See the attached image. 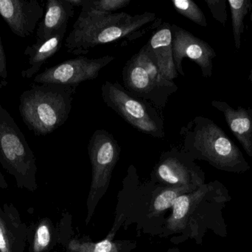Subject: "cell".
I'll return each mask as SVG.
<instances>
[{"label":"cell","instance_id":"cell-6","mask_svg":"<svg viewBox=\"0 0 252 252\" xmlns=\"http://www.w3.org/2000/svg\"><path fill=\"white\" fill-rule=\"evenodd\" d=\"M104 103L141 133L164 137V121L158 109L147 101L135 97L118 82L105 81L101 87Z\"/></svg>","mask_w":252,"mask_h":252},{"label":"cell","instance_id":"cell-23","mask_svg":"<svg viewBox=\"0 0 252 252\" xmlns=\"http://www.w3.org/2000/svg\"><path fill=\"white\" fill-rule=\"evenodd\" d=\"M51 227H50V222L47 220H41L37 226L34 233L32 252L45 251L51 243Z\"/></svg>","mask_w":252,"mask_h":252},{"label":"cell","instance_id":"cell-20","mask_svg":"<svg viewBox=\"0 0 252 252\" xmlns=\"http://www.w3.org/2000/svg\"><path fill=\"white\" fill-rule=\"evenodd\" d=\"M232 14V31L235 47H241V35L244 31V19L252 8L250 0H228Z\"/></svg>","mask_w":252,"mask_h":252},{"label":"cell","instance_id":"cell-3","mask_svg":"<svg viewBox=\"0 0 252 252\" xmlns=\"http://www.w3.org/2000/svg\"><path fill=\"white\" fill-rule=\"evenodd\" d=\"M77 87L63 84H33L21 94L19 113L35 136H47L69 118Z\"/></svg>","mask_w":252,"mask_h":252},{"label":"cell","instance_id":"cell-8","mask_svg":"<svg viewBox=\"0 0 252 252\" xmlns=\"http://www.w3.org/2000/svg\"><path fill=\"white\" fill-rule=\"evenodd\" d=\"M114 60L115 57L112 56L97 59L79 56L47 68L35 75L33 81L35 84L51 83L78 87L84 81L97 78L100 71Z\"/></svg>","mask_w":252,"mask_h":252},{"label":"cell","instance_id":"cell-7","mask_svg":"<svg viewBox=\"0 0 252 252\" xmlns=\"http://www.w3.org/2000/svg\"><path fill=\"white\" fill-rule=\"evenodd\" d=\"M88 152L93 168L89 208L100 192L106 189L112 171L121 155V148L116 139L106 130H97L90 139Z\"/></svg>","mask_w":252,"mask_h":252},{"label":"cell","instance_id":"cell-18","mask_svg":"<svg viewBox=\"0 0 252 252\" xmlns=\"http://www.w3.org/2000/svg\"><path fill=\"white\" fill-rule=\"evenodd\" d=\"M130 1V0H85L78 19L109 16L120 9L127 7Z\"/></svg>","mask_w":252,"mask_h":252},{"label":"cell","instance_id":"cell-10","mask_svg":"<svg viewBox=\"0 0 252 252\" xmlns=\"http://www.w3.org/2000/svg\"><path fill=\"white\" fill-rule=\"evenodd\" d=\"M156 176L170 186H201L205 183V176L195 165L189 155L176 149L164 154L155 170Z\"/></svg>","mask_w":252,"mask_h":252},{"label":"cell","instance_id":"cell-4","mask_svg":"<svg viewBox=\"0 0 252 252\" xmlns=\"http://www.w3.org/2000/svg\"><path fill=\"white\" fill-rule=\"evenodd\" d=\"M123 81L129 93L147 101L159 111L165 108L169 98L179 89L174 81L161 73L145 44L126 62Z\"/></svg>","mask_w":252,"mask_h":252},{"label":"cell","instance_id":"cell-22","mask_svg":"<svg viewBox=\"0 0 252 252\" xmlns=\"http://www.w3.org/2000/svg\"><path fill=\"white\" fill-rule=\"evenodd\" d=\"M69 249L72 252H118L117 245L110 239L106 238L100 242H79V241H71Z\"/></svg>","mask_w":252,"mask_h":252},{"label":"cell","instance_id":"cell-5","mask_svg":"<svg viewBox=\"0 0 252 252\" xmlns=\"http://www.w3.org/2000/svg\"><path fill=\"white\" fill-rule=\"evenodd\" d=\"M0 163L19 187L36 188L35 158L13 117L0 105Z\"/></svg>","mask_w":252,"mask_h":252},{"label":"cell","instance_id":"cell-13","mask_svg":"<svg viewBox=\"0 0 252 252\" xmlns=\"http://www.w3.org/2000/svg\"><path fill=\"white\" fill-rule=\"evenodd\" d=\"M212 106L223 113L228 127L247 155L252 157V109H234L223 101H213Z\"/></svg>","mask_w":252,"mask_h":252},{"label":"cell","instance_id":"cell-11","mask_svg":"<svg viewBox=\"0 0 252 252\" xmlns=\"http://www.w3.org/2000/svg\"><path fill=\"white\" fill-rule=\"evenodd\" d=\"M0 15L15 35L26 38L33 34L44 8L36 0H0Z\"/></svg>","mask_w":252,"mask_h":252},{"label":"cell","instance_id":"cell-24","mask_svg":"<svg viewBox=\"0 0 252 252\" xmlns=\"http://www.w3.org/2000/svg\"><path fill=\"white\" fill-rule=\"evenodd\" d=\"M205 2L213 18L221 25H226L228 18L226 12L227 0H205Z\"/></svg>","mask_w":252,"mask_h":252},{"label":"cell","instance_id":"cell-2","mask_svg":"<svg viewBox=\"0 0 252 252\" xmlns=\"http://www.w3.org/2000/svg\"><path fill=\"white\" fill-rule=\"evenodd\" d=\"M184 150L192 159L207 161L227 173H247L251 167L238 146L213 120L196 116L182 127Z\"/></svg>","mask_w":252,"mask_h":252},{"label":"cell","instance_id":"cell-19","mask_svg":"<svg viewBox=\"0 0 252 252\" xmlns=\"http://www.w3.org/2000/svg\"><path fill=\"white\" fill-rule=\"evenodd\" d=\"M198 188L195 186H170V187L164 188L154 198L151 215L159 216L170 207H173L178 198L185 194L190 193Z\"/></svg>","mask_w":252,"mask_h":252},{"label":"cell","instance_id":"cell-21","mask_svg":"<svg viewBox=\"0 0 252 252\" xmlns=\"http://www.w3.org/2000/svg\"><path fill=\"white\" fill-rule=\"evenodd\" d=\"M173 7L178 13L201 27L207 26L205 15L192 0H172Z\"/></svg>","mask_w":252,"mask_h":252},{"label":"cell","instance_id":"cell-25","mask_svg":"<svg viewBox=\"0 0 252 252\" xmlns=\"http://www.w3.org/2000/svg\"><path fill=\"white\" fill-rule=\"evenodd\" d=\"M0 78L4 80L5 83L7 78V59H6L5 52L1 43V36H0Z\"/></svg>","mask_w":252,"mask_h":252},{"label":"cell","instance_id":"cell-15","mask_svg":"<svg viewBox=\"0 0 252 252\" xmlns=\"http://www.w3.org/2000/svg\"><path fill=\"white\" fill-rule=\"evenodd\" d=\"M74 13L75 7L68 0H48L46 3L45 14L37 28L36 41H45L67 28Z\"/></svg>","mask_w":252,"mask_h":252},{"label":"cell","instance_id":"cell-16","mask_svg":"<svg viewBox=\"0 0 252 252\" xmlns=\"http://www.w3.org/2000/svg\"><path fill=\"white\" fill-rule=\"evenodd\" d=\"M67 28H63L45 41H37L28 46L24 54L28 56L30 67L21 72L22 78H31L39 71L42 65L54 56L62 47Z\"/></svg>","mask_w":252,"mask_h":252},{"label":"cell","instance_id":"cell-14","mask_svg":"<svg viewBox=\"0 0 252 252\" xmlns=\"http://www.w3.org/2000/svg\"><path fill=\"white\" fill-rule=\"evenodd\" d=\"M27 229L13 206L0 208V252H22Z\"/></svg>","mask_w":252,"mask_h":252},{"label":"cell","instance_id":"cell-27","mask_svg":"<svg viewBox=\"0 0 252 252\" xmlns=\"http://www.w3.org/2000/svg\"><path fill=\"white\" fill-rule=\"evenodd\" d=\"M7 184L6 183L5 180H4V176L1 174V172H0V188L1 189H5L7 188Z\"/></svg>","mask_w":252,"mask_h":252},{"label":"cell","instance_id":"cell-1","mask_svg":"<svg viewBox=\"0 0 252 252\" xmlns=\"http://www.w3.org/2000/svg\"><path fill=\"white\" fill-rule=\"evenodd\" d=\"M156 13L145 12L130 15L125 12L90 19H77L65 41L68 53L87 54L100 44L125 40L131 41L139 38L148 30L157 29L161 25Z\"/></svg>","mask_w":252,"mask_h":252},{"label":"cell","instance_id":"cell-9","mask_svg":"<svg viewBox=\"0 0 252 252\" xmlns=\"http://www.w3.org/2000/svg\"><path fill=\"white\" fill-rule=\"evenodd\" d=\"M171 28L173 59L178 73L185 76L182 61L185 58H188L199 66L204 78H210L213 75V60L217 56L214 49L207 41L176 24H171Z\"/></svg>","mask_w":252,"mask_h":252},{"label":"cell","instance_id":"cell-28","mask_svg":"<svg viewBox=\"0 0 252 252\" xmlns=\"http://www.w3.org/2000/svg\"><path fill=\"white\" fill-rule=\"evenodd\" d=\"M250 81H251V82L252 84V70H251V72H250Z\"/></svg>","mask_w":252,"mask_h":252},{"label":"cell","instance_id":"cell-26","mask_svg":"<svg viewBox=\"0 0 252 252\" xmlns=\"http://www.w3.org/2000/svg\"><path fill=\"white\" fill-rule=\"evenodd\" d=\"M73 7H82L85 0H68Z\"/></svg>","mask_w":252,"mask_h":252},{"label":"cell","instance_id":"cell-12","mask_svg":"<svg viewBox=\"0 0 252 252\" xmlns=\"http://www.w3.org/2000/svg\"><path fill=\"white\" fill-rule=\"evenodd\" d=\"M145 45L161 73L170 81L178 78L179 73L173 59L171 24L169 22L161 24Z\"/></svg>","mask_w":252,"mask_h":252},{"label":"cell","instance_id":"cell-17","mask_svg":"<svg viewBox=\"0 0 252 252\" xmlns=\"http://www.w3.org/2000/svg\"><path fill=\"white\" fill-rule=\"evenodd\" d=\"M210 185V183H205L196 190L185 194L177 198L173 204L171 216L167 221V228L170 230L179 232L188 227L189 217L194 207L207 193Z\"/></svg>","mask_w":252,"mask_h":252}]
</instances>
